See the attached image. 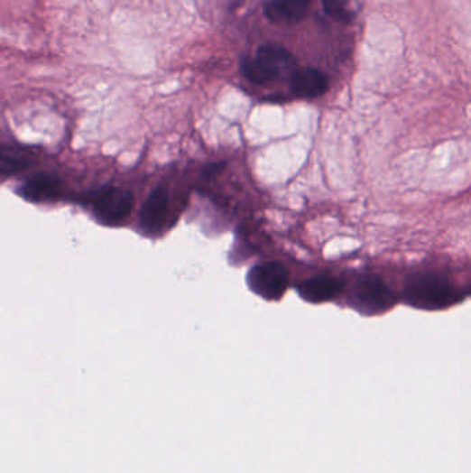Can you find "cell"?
I'll return each mask as SVG.
<instances>
[{
  "mask_svg": "<svg viewBox=\"0 0 471 473\" xmlns=\"http://www.w3.org/2000/svg\"><path fill=\"white\" fill-rule=\"evenodd\" d=\"M296 59L291 51L280 45H264L256 56L242 60V74L256 85H264L277 79L283 71L293 69Z\"/></svg>",
  "mask_w": 471,
  "mask_h": 473,
  "instance_id": "7a4b0ae2",
  "label": "cell"
},
{
  "mask_svg": "<svg viewBox=\"0 0 471 473\" xmlns=\"http://www.w3.org/2000/svg\"><path fill=\"white\" fill-rule=\"evenodd\" d=\"M325 13L340 23H350L356 17V10L353 9L351 0H322Z\"/></svg>",
  "mask_w": 471,
  "mask_h": 473,
  "instance_id": "7c38bea8",
  "label": "cell"
},
{
  "mask_svg": "<svg viewBox=\"0 0 471 473\" xmlns=\"http://www.w3.org/2000/svg\"><path fill=\"white\" fill-rule=\"evenodd\" d=\"M312 0H268L264 13L274 23H296L303 20Z\"/></svg>",
  "mask_w": 471,
  "mask_h": 473,
  "instance_id": "30bf717a",
  "label": "cell"
},
{
  "mask_svg": "<svg viewBox=\"0 0 471 473\" xmlns=\"http://www.w3.org/2000/svg\"><path fill=\"white\" fill-rule=\"evenodd\" d=\"M345 284L332 275H317L299 285V295L309 303H322L332 301L342 292Z\"/></svg>",
  "mask_w": 471,
  "mask_h": 473,
  "instance_id": "ba28073f",
  "label": "cell"
},
{
  "mask_svg": "<svg viewBox=\"0 0 471 473\" xmlns=\"http://www.w3.org/2000/svg\"><path fill=\"white\" fill-rule=\"evenodd\" d=\"M61 181L51 173H38L31 176L18 190L23 199L35 204L57 201L61 196Z\"/></svg>",
  "mask_w": 471,
  "mask_h": 473,
  "instance_id": "8992f818",
  "label": "cell"
},
{
  "mask_svg": "<svg viewBox=\"0 0 471 473\" xmlns=\"http://www.w3.org/2000/svg\"><path fill=\"white\" fill-rule=\"evenodd\" d=\"M224 166H226V162L210 163L204 169L205 178H213V176L217 175V173L223 171Z\"/></svg>",
  "mask_w": 471,
  "mask_h": 473,
  "instance_id": "4fadbf2b",
  "label": "cell"
},
{
  "mask_svg": "<svg viewBox=\"0 0 471 473\" xmlns=\"http://www.w3.org/2000/svg\"><path fill=\"white\" fill-rule=\"evenodd\" d=\"M289 86L298 97L314 98L324 95L328 90V77L317 69L298 70L291 75Z\"/></svg>",
  "mask_w": 471,
  "mask_h": 473,
  "instance_id": "9c48e42d",
  "label": "cell"
},
{
  "mask_svg": "<svg viewBox=\"0 0 471 473\" xmlns=\"http://www.w3.org/2000/svg\"><path fill=\"white\" fill-rule=\"evenodd\" d=\"M133 196L119 187H103L92 196V210L98 222L119 225L132 212Z\"/></svg>",
  "mask_w": 471,
  "mask_h": 473,
  "instance_id": "277c9868",
  "label": "cell"
},
{
  "mask_svg": "<svg viewBox=\"0 0 471 473\" xmlns=\"http://www.w3.org/2000/svg\"><path fill=\"white\" fill-rule=\"evenodd\" d=\"M31 163V154L17 145L0 147V178H9L24 171Z\"/></svg>",
  "mask_w": 471,
  "mask_h": 473,
  "instance_id": "8fae6325",
  "label": "cell"
},
{
  "mask_svg": "<svg viewBox=\"0 0 471 473\" xmlns=\"http://www.w3.org/2000/svg\"><path fill=\"white\" fill-rule=\"evenodd\" d=\"M248 285L256 295L267 301L282 298L289 285V274L277 262L257 264L248 274Z\"/></svg>",
  "mask_w": 471,
  "mask_h": 473,
  "instance_id": "5b68a950",
  "label": "cell"
},
{
  "mask_svg": "<svg viewBox=\"0 0 471 473\" xmlns=\"http://www.w3.org/2000/svg\"><path fill=\"white\" fill-rule=\"evenodd\" d=\"M169 210V194L163 187L151 192L140 212V226L144 233L156 234L163 227Z\"/></svg>",
  "mask_w": 471,
  "mask_h": 473,
  "instance_id": "52a82bcc",
  "label": "cell"
},
{
  "mask_svg": "<svg viewBox=\"0 0 471 473\" xmlns=\"http://www.w3.org/2000/svg\"><path fill=\"white\" fill-rule=\"evenodd\" d=\"M350 303L356 311L371 316L389 311L395 298L382 278L369 274L361 277L354 285Z\"/></svg>",
  "mask_w": 471,
  "mask_h": 473,
  "instance_id": "3957f363",
  "label": "cell"
},
{
  "mask_svg": "<svg viewBox=\"0 0 471 473\" xmlns=\"http://www.w3.org/2000/svg\"><path fill=\"white\" fill-rule=\"evenodd\" d=\"M403 299L408 305L415 308L436 311L454 305L460 295L444 278L424 273L408 278L403 287Z\"/></svg>",
  "mask_w": 471,
  "mask_h": 473,
  "instance_id": "6da1fadb",
  "label": "cell"
}]
</instances>
